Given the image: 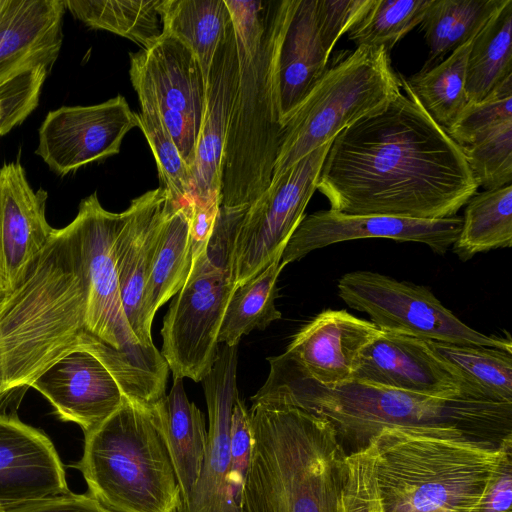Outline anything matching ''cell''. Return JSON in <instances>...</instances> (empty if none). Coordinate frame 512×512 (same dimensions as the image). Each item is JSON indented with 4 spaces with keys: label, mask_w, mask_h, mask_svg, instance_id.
I'll return each instance as SVG.
<instances>
[{
    "label": "cell",
    "mask_w": 512,
    "mask_h": 512,
    "mask_svg": "<svg viewBox=\"0 0 512 512\" xmlns=\"http://www.w3.org/2000/svg\"><path fill=\"white\" fill-rule=\"evenodd\" d=\"M398 76L404 93L334 138L316 189L345 214L453 217L478 185L460 146Z\"/></svg>",
    "instance_id": "1"
},
{
    "label": "cell",
    "mask_w": 512,
    "mask_h": 512,
    "mask_svg": "<svg viewBox=\"0 0 512 512\" xmlns=\"http://www.w3.org/2000/svg\"><path fill=\"white\" fill-rule=\"evenodd\" d=\"M265 383L252 405H291L329 421L341 444L366 449L389 428L452 427L494 444L512 436V403L467 394L430 396L350 380L320 384L284 352L268 358Z\"/></svg>",
    "instance_id": "2"
},
{
    "label": "cell",
    "mask_w": 512,
    "mask_h": 512,
    "mask_svg": "<svg viewBox=\"0 0 512 512\" xmlns=\"http://www.w3.org/2000/svg\"><path fill=\"white\" fill-rule=\"evenodd\" d=\"M87 282L73 222L55 229L24 282L0 303V414L19 406L31 383L75 349L92 352Z\"/></svg>",
    "instance_id": "3"
},
{
    "label": "cell",
    "mask_w": 512,
    "mask_h": 512,
    "mask_svg": "<svg viewBox=\"0 0 512 512\" xmlns=\"http://www.w3.org/2000/svg\"><path fill=\"white\" fill-rule=\"evenodd\" d=\"M238 80L226 136L221 206L252 204L270 185L282 142L279 54L296 0H225Z\"/></svg>",
    "instance_id": "4"
},
{
    "label": "cell",
    "mask_w": 512,
    "mask_h": 512,
    "mask_svg": "<svg viewBox=\"0 0 512 512\" xmlns=\"http://www.w3.org/2000/svg\"><path fill=\"white\" fill-rule=\"evenodd\" d=\"M244 512H342L347 456L329 421L291 405H252Z\"/></svg>",
    "instance_id": "5"
},
{
    "label": "cell",
    "mask_w": 512,
    "mask_h": 512,
    "mask_svg": "<svg viewBox=\"0 0 512 512\" xmlns=\"http://www.w3.org/2000/svg\"><path fill=\"white\" fill-rule=\"evenodd\" d=\"M370 444L382 512H469L499 454L452 427L389 428Z\"/></svg>",
    "instance_id": "6"
},
{
    "label": "cell",
    "mask_w": 512,
    "mask_h": 512,
    "mask_svg": "<svg viewBox=\"0 0 512 512\" xmlns=\"http://www.w3.org/2000/svg\"><path fill=\"white\" fill-rule=\"evenodd\" d=\"M124 212L105 210L94 192L84 198L72 221L86 273V326L91 354L117 380L125 396L153 406L165 395L168 365L158 349L140 344L126 318L115 264V241Z\"/></svg>",
    "instance_id": "7"
},
{
    "label": "cell",
    "mask_w": 512,
    "mask_h": 512,
    "mask_svg": "<svg viewBox=\"0 0 512 512\" xmlns=\"http://www.w3.org/2000/svg\"><path fill=\"white\" fill-rule=\"evenodd\" d=\"M70 467L87 493L115 512H176L182 501L153 406L128 398L84 435L82 456Z\"/></svg>",
    "instance_id": "8"
},
{
    "label": "cell",
    "mask_w": 512,
    "mask_h": 512,
    "mask_svg": "<svg viewBox=\"0 0 512 512\" xmlns=\"http://www.w3.org/2000/svg\"><path fill=\"white\" fill-rule=\"evenodd\" d=\"M400 92L399 76L383 47L359 46L329 60L284 125L272 178L333 140L347 126L386 108Z\"/></svg>",
    "instance_id": "9"
},
{
    "label": "cell",
    "mask_w": 512,
    "mask_h": 512,
    "mask_svg": "<svg viewBox=\"0 0 512 512\" xmlns=\"http://www.w3.org/2000/svg\"><path fill=\"white\" fill-rule=\"evenodd\" d=\"M230 254L207 246L192 261L188 279L163 320L161 356L173 378L200 382L219 352L218 334L229 299Z\"/></svg>",
    "instance_id": "10"
},
{
    "label": "cell",
    "mask_w": 512,
    "mask_h": 512,
    "mask_svg": "<svg viewBox=\"0 0 512 512\" xmlns=\"http://www.w3.org/2000/svg\"><path fill=\"white\" fill-rule=\"evenodd\" d=\"M338 296L352 309L366 313L380 331L424 341L484 346L512 353L510 335H485L472 329L422 285L398 281L368 270L344 274Z\"/></svg>",
    "instance_id": "11"
},
{
    "label": "cell",
    "mask_w": 512,
    "mask_h": 512,
    "mask_svg": "<svg viewBox=\"0 0 512 512\" xmlns=\"http://www.w3.org/2000/svg\"><path fill=\"white\" fill-rule=\"evenodd\" d=\"M129 55L130 80L139 102L158 111L191 172L206 93L196 57L163 32L150 46Z\"/></svg>",
    "instance_id": "12"
},
{
    "label": "cell",
    "mask_w": 512,
    "mask_h": 512,
    "mask_svg": "<svg viewBox=\"0 0 512 512\" xmlns=\"http://www.w3.org/2000/svg\"><path fill=\"white\" fill-rule=\"evenodd\" d=\"M334 140V139H333ZM314 150L277 178L249 205L230 258L236 288L269 265L304 218L332 141Z\"/></svg>",
    "instance_id": "13"
},
{
    "label": "cell",
    "mask_w": 512,
    "mask_h": 512,
    "mask_svg": "<svg viewBox=\"0 0 512 512\" xmlns=\"http://www.w3.org/2000/svg\"><path fill=\"white\" fill-rule=\"evenodd\" d=\"M135 127L137 114L121 95L95 105L62 106L44 118L35 153L64 176L118 154L125 135Z\"/></svg>",
    "instance_id": "14"
},
{
    "label": "cell",
    "mask_w": 512,
    "mask_h": 512,
    "mask_svg": "<svg viewBox=\"0 0 512 512\" xmlns=\"http://www.w3.org/2000/svg\"><path fill=\"white\" fill-rule=\"evenodd\" d=\"M461 227L462 218L458 216L426 220L320 210L304 216L284 248L281 263L286 266L317 249L364 238L418 242L443 255L456 241Z\"/></svg>",
    "instance_id": "15"
},
{
    "label": "cell",
    "mask_w": 512,
    "mask_h": 512,
    "mask_svg": "<svg viewBox=\"0 0 512 512\" xmlns=\"http://www.w3.org/2000/svg\"><path fill=\"white\" fill-rule=\"evenodd\" d=\"M351 380L430 396L483 398L427 341L380 330L363 349Z\"/></svg>",
    "instance_id": "16"
},
{
    "label": "cell",
    "mask_w": 512,
    "mask_h": 512,
    "mask_svg": "<svg viewBox=\"0 0 512 512\" xmlns=\"http://www.w3.org/2000/svg\"><path fill=\"white\" fill-rule=\"evenodd\" d=\"M47 197L30 186L18 160L0 168V285L8 294L24 282L55 231L45 216Z\"/></svg>",
    "instance_id": "17"
},
{
    "label": "cell",
    "mask_w": 512,
    "mask_h": 512,
    "mask_svg": "<svg viewBox=\"0 0 512 512\" xmlns=\"http://www.w3.org/2000/svg\"><path fill=\"white\" fill-rule=\"evenodd\" d=\"M163 187L133 199L115 241V264L124 312L141 345L156 349L145 317V292L151 263L166 214Z\"/></svg>",
    "instance_id": "18"
},
{
    "label": "cell",
    "mask_w": 512,
    "mask_h": 512,
    "mask_svg": "<svg viewBox=\"0 0 512 512\" xmlns=\"http://www.w3.org/2000/svg\"><path fill=\"white\" fill-rule=\"evenodd\" d=\"M30 387L50 402L60 420L77 424L84 435L105 421L127 398L108 368L81 349L61 356Z\"/></svg>",
    "instance_id": "19"
},
{
    "label": "cell",
    "mask_w": 512,
    "mask_h": 512,
    "mask_svg": "<svg viewBox=\"0 0 512 512\" xmlns=\"http://www.w3.org/2000/svg\"><path fill=\"white\" fill-rule=\"evenodd\" d=\"M68 491L65 467L51 439L15 413L0 414V506Z\"/></svg>",
    "instance_id": "20"
},
{
    "label": "cell",
    "mask_w": 512,
    "mask_h": 512,
    "mask_svg": "<svg viewBox=\"0 0 512 512\" xmlns=\"http://www.w3.org/2000/svg\"><path fill=\"white\" fill-rule=\"evenodd\" d=\"M238 345L219 347L202 380L208 410L207 445L199 479L176 512H221L230 465V427L237 390Z\"/></svg>",
    "instance_id": "21"
},
{
    "label": "cell",
    "mask_w": 512,
    "mask_h": 512,
    "mask_svg": "<svg viewBox=\"0 0 512 512\" xmlns=\"http://www.w3.org/2000/svg\"><path fill=\"white\" fill-rule=\"evenodd\" d=\"M237 80L238 55L232 23L217 47L206 82L204 112L190 172L191 201L222 196L224 150Z\"/></svg>",
    "instance_id": "22"
},
{
    "label": "cell",
    "mask_w": 512,
    "mask_h": 512,
    "mask_svg": "<svg viewBox=\"0 0 512 512\" xmlns=\"http://www.w3.org/2000/svg\"><path fill=\"white\" fill-rule=\"evenodd\" d=\"M379 329L346 310H324L293 337L286 353L303 372L323 385L352 379L366 345Z\"/></svg>",
    "instance_id": "23"
},
{
    "label": "cell",
    "mask_w": 512,
    "mask_h": 512,
    "mask_svg": "<svg viewBox=\"0 0 512 512\" xmlns=\"http://www.w3.org/2000/svg\"><path fill=\"white\" fill-rule=\"evenodd\" d=\"M64 0H0V81L45 66L63 40Z\"/></svg>",
    "instance_id": "24"
},
{
    "label": "cell",
    "mask_w": 512,
    "mask_h": 512,
    "mask_svg": "<svg viewBox=\"0 0 512 512\" xmlns=\"http://www.w3.org/2000/svg\"><path fill=\"white\" fill-rule=\"evenodd\" d=\"M316 0H296L279 54L280 118L284 125L322 76L330 54L319 31Z\"/></svg>",
    "instance_id": "25"
},
{
    "label": "cell",
    "mask_w": 512,
    "mask_h": 512,
    "mask_svg": "<svg viewBox=\"0 0 512 512\" xmlns=\"http://www.w3.org/2000/svg\"><path fill=\"white\" fill-rule=\"evenodd\" d=\"M173 380L170 392L153 406V413L183 499L199 479L208 433L202 412L185 393L183 379Z\"/></svg>",
    "instance_id": "26"
},
{
    "label": "cell",
    "mask_w": 512,
    "mask_h": 512,
    "mask_svg": "<svg viewBox=\"0 0 512 512\" xmlns=\"http://www.w3.org/2000/svg\"><path fill=\"white\" fill-rule=\"evenodd\" d=\"M191 265L190 205L168 195L145 292V317L150 326L157 310L184 286Z\"/></svg>",
    "instance_id": "27"
},
{
    "label": "cell",
    "mask_w": 512,
    "mask_h": 512,
    "mask_svg": "<svg viewBox=\"0 0 512 512\" xmlns=\"http://www.w3.org/2000/svg\"><path fill=\"white\" fill-rule=\"evenodd\" d=\"M158 13L162 32L191 50L207 82L217 47L232 25L225 0H160Z\"/></svg>",
    "instance_id": "28"
},
{
    "label": "cell",
    "mask_w": 512,
    "mask_h": 512,
    "mask_svg": "<svg viewBox=\"0 0 512 512\" xmlns=\"http://www.w3.org/2000/svg\"><path fill=\"white\" fill-rule=\"evenodd\" d=\"M505 0H431L420 28L429 48L421 71L474 38Z\"/></svg>",
    "instance_id": "29"
},
{
    "label": "cell",
    "mask_w": 512,
    "mask_h": 512,
    "mask_svg": "<svg viewBox=\"0 0 512 512\" xmlns=\"http://www.w3.org/2000/svg\"><path fill=\"white\" fill-rule=\"evenodd\" d=\"M512 0L488 20L473 39L466 64L468 103L484 99L512 75Z\"/></svg>",
    "instance_id": "30"
},
{
    "label": "cell",
    "mask_w": 512,
    "mask_h": 512,
    "mask_svg": "<svg viewBox=\"0 0 512 512\" xmlns=\"http://www.w3.org/2000/svg\"><path fill=\"white\" fill-rule=\"evenodd\" d=\"M512 245V185L475 193L466 203L460 233L452 245L462 261Z\"/></svg>",
    "instance_id": "31"
},
{
    "label": "cell",
    "mask_w": 512,
    "mask_h": 512,
    "mask_svg": "<svg viewBox=\"0 0 512 512\" xmlns=\"http://www.w3.org/2000/svg\"><path fill=\"white\" fill-rule=\"evenodd\" d=\"M281 257L282 253L278 254L263 270L235 288L223 316L219 344L238 345L242 336L255 329L264 330L282 317L275 306L277 280L285 267Z\"/></svg>",
    "instance_id": "32"
},
{
    "label": "cell",
    "mask_w": 512,
    "mask_h": 512,
    "mask_svg": "<svg viewBox=\"0 0 512 512\" xmlns=\"http://www.w3.org/2000/svg\"><path fill=\"white\" fill-rule=\"evenodd\" d=\"M474 38L458 47L438 65L426 71L420 70L410 77L403 76L422 107L445 132L468 104L466 64Z\"/></svg>",
    "instance_id": "33"
},
{
    "label": "cell",
    "mask_w": 512,
    "mask_h": 512,
    "mask_svg": "<svg viewBox=\"0 0 512 512\" xmlns=\"http://www.w3.org/2000/svg\"><path fill=\"white\" fill-rule=\"evenodd\" d=\"M66 9L92 29L131 40L141 48L162 34L160 0H64Z\"/></svg>",
    "instance_id": "34"
},
{
    "label": "cell",
    "mask_w": 512,
    "mask_h": 512,
    "mask_svg": "<svg viewBox=\"0 0 512 512\" xmlns=\"http://www.w3.org/2000/svg\"><path fill=\"white\" fill-rule=\"evenodd\" d=\"M427 343L479 396L512 403V353L484 346Z\"/></svg>",
    "instance_id": "35"
},
{
    "label": "cell",
    "mask_w": 512,
    "mask_h": 512,
    "mask_svg": "<svg viewBox=\"0 0 512 512\" xmlns=\"http://www.w3.org/2000/svg\"><path fill=\"white\" fill-rule=\"evenodd\" d=\"M431 0H369L347 30L357 47L392 48L414 27L420 25Z\"/></svg>",
    "instance_id": "36"
},
{
    "label": "cell",
    "mask_w": 512,
    "mask_h": 512,
    "mask_svg": "<svg viewBox=\"0 0 512 512\" xmlns=\"http://www.w3.org/2000/svg\"><path fill=\"white\" fill-rule=\"evenodd\" d=\"M137 114L138 127L142 130L156 161L161 187L177 202L192 200L190 169L163 123L158 111L141 102Z\"/></svg>",
    "instance_id": "37"
},
{
    "label": "cell",
    "mask_w": 512,
    "mask_h": 512,
    "mask_svg": "<svg viewBox=\"0 0 512 512\" xmlns=\"http://www.w3.org/2000/svg\"><path fill=\"white\" fill-rule=\"evenodd\" d=\"M478 185L492 190L512 182V120L468 146L460 147Z\"/></svg>",
    "instance_id": "38"
},
{
    "label": "cell",
    "mask_w": 512,
    "mask_h": 512,
    "mask_svg": "<svg viewBox=\"0 0 512 512\" xmlns=\"http://www.w3.org/2000/svg\"><path fill=\"white\" fill-rule=\"evenodd\" d=\"M507 120H512V75L481 101L468 103L446 133L458 146H468Z\"/></svg>",
    "instance_id": "39"
},
{
    "label": "cell",
    "mask_w": 512,
    "mask_h": 512,
    "mask_svg": "<svg viewBox=\"0 0 512 512\" xmlns=\"http://www.w3.org/2000/svg\"><path fill=\"white\" fill-rule=\"evenodd\" d=\"M251 455V427L245 402L237 398L231 415L230 465L221 512H244L243 493Z\"/></svg>",
    "instance_id": "40"
},
{
    "label": "cell",
    "mask_w": 512,
    "mask_h": 512,
    "mask_svg": "<svg viewBox=\"0 0 512 512\" xmlns=\"http://www.w3.org/2000/svg\"><path fill=\"white\" fill-rule=\"evenodd\" d=\"M342 512H382L374 475L372 445L347 456Z\"/></svg>",
    "instance_id": "41"
},
{
    "label": "cell",
    "mask_w": 512,
    "mask_h": 512,
    "mask_svg": "<svg viewBox=\"0 0 512 512\" xmlns=\"http://www.w3.org/2000/svg\"><path fill=\"white\" fill-rule=\"evenodd\" d=\"M498 448L495 466L469 512H512V436L503 439Z\"/></svg>",
    "instance_id": "42"
},
{
    "label": "cell",
    "mask_w": 512,
    "mask_h": 512,
    "mask_svg": "<svg viewBox=\"0 0 512 512\" xmlns=\"http://www.w3.org/2000/svg\"><path fill=\"white\" fill-rule=\"evenodd\" d=\"M317 20L325 50L331 53L335 43L347 32L369 0H316Z\"/></svg>",
    "instance_id": "43"
},
{
    "label": "cell",
    "mask_w": 512,
    "mask_h": 512,
    "mask_svg": "<svg viewBox=\"0 0 512 512\" xmlns=\"http://www.w3.org/2000/svg\"><path fill=\"white\" fill-rule=\"evenodd\" d=\"M51 68L40 66L0 81V104L33 112Z\"/></svg>",
    "instance_id": "44"
},
{
    "label": "cell",
    "mask_w": 512,
    "mask_h": 512,
    "mask_svg": "<svg viewBox=\"0 0 512 512\" xmlns=\"http://www.w3.org/2000/svg\"><path fill=\"white\" fill-rule=\"evenodd\" d=\"M3 512H115L86 494L67 493L2 508Z\"/></svg>",
    "instance_id": "45"
},
{
    "label": "cell",
    "mask_w": 512,
    "mask_h": 512,
    "mask_svg": "<svg viewBox=\"0 0 512 512\" xmlns=\"http://www.w3.org/2000/svg\"><path fill=\"white\" fill-rule=\"evenodd\" d=\"M32 112L0 104V137L20 125Z\"/></svg>",
    "instance_id": "46"
},
{
    "label": "cell",
    "mask_w": 512,
    "mask_h": 512,
    "mask_svg": "<svg viewBox=\"0 0 512 512\" xmlns=\"http://www.w3.org/2000/svg\"><path fill=\"white\" fill-rule=\"evenodd\" d=\"M8 293L0 285V303L6 298Z\"/></svg>",
    "instance_id": "47"
},
{
    "label": "cell",
    "mask_w": 512,
    "mask_h": 512,
    "mask_svg": "<svg viewBox=\"0 0 512 512\" xmlns=\"http://www.w3.org/2000/svg\"><path fill=\"white\" fill-rule=\"evenodd\" d=\"M0 512H3V509H2V507H1V506H0Z\"/></svg>",
    "instance_id": "48"
}]
</instances>
